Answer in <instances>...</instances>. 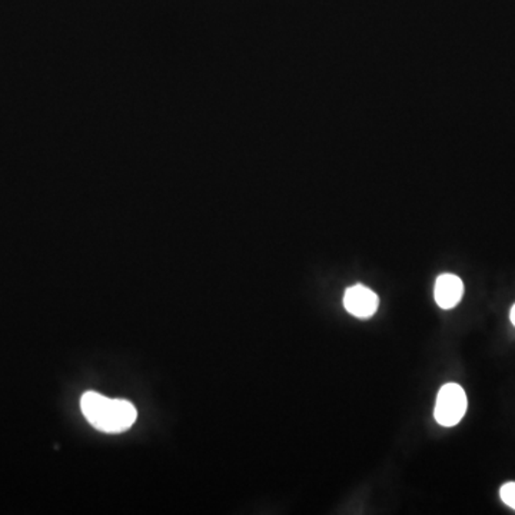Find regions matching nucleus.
<instances>
[{"label": "nucleus", "instance_id": "obj_1", "mask_svg": "<svg viewBox=\"0 0 515 515\" xmlns=\"http://www.w3.org/2000/svg\"><path fill=\"white\" fill-rule=\"evenodd\" d=\"M81 409L90 425L107 433H124L135 424L138 411L126 399H107L88 391L81 399Z\"/></svg>", "mask_w": 515, "mask_h": 515}, {"label": "nucleus", "instance_id": "obj_2", "mask_svg": "<svg viewBox=\"0 0 515 515\" xmlns=\"http://www.w3.org/2000/svg\"><path fill=\"white\" fill-rule=\"evenodd\" d=\"M467 406H468V401H467L464 388L450 382L441 388L438 392L433 416L440 425L455 426L466 416Z\"/></svg>", "mask_w": 515, "mask_h": 515}, {"label": "nucleus", "instance_id": "obj_3", "mask_svg": "<svg viewBox=\"0 0 515 515\" xmlns=\"http://www.w3.org/2000/svg\"><path fill=\"white\" fill-rule=\"evenodd\" d=\"M344 306L351 315L366 320L377 313L380 298L365 285H354L345 291Z\"/></svg>", "mask_w": 515, "mask_h": 515}, {"label": "nucleus", "instance_id": "obj_4", "mask_svg": "<svg viewBox=\"0 0 515 515\" xmlns=\"http://www.w3.org/2000/svg\"><path fill=\"white\" fill-rule=\"evenodd\" d=\"M464 296V284L457 275L442 274L435 281L433 298L442 309H451L459 305Z\"/></svg>", "mask_w": 515, "mask_h": 515}, {"label": "nucleus", "instance_id": "obj_5", "mask_svg": "<svg viewBox=\"0 0 515 515\" xmlns=\"http://www.w3.org/2000/svg\"><path fill=\"white\" fill-rule=\"evenodd\" d=\"M500 497L505 505L510 509L515 510V483H507L500 490Z\"/></svg>", "mask_w": 515, "mask_h": 515}, {"label": "nucleus", "instance_id": "obj_6", "mask_svg": "<svg viewBox=\"0 0 515 515\" xmlns=\"http://www.w3.org/2000/svg\"><path fill=\"white\" fill-rule=\"evenodd\" d=\"M510 320H511L512 325L515 327V305L511 308V313H510Z\"/></svg>", "mask_w": 515, "mask_h": 515}]
</instances>
